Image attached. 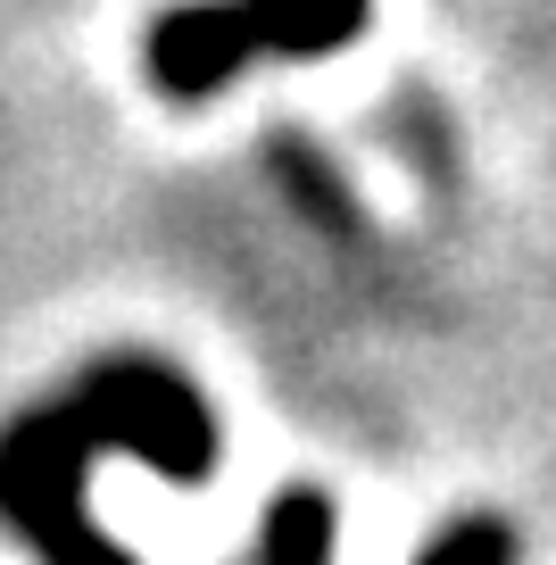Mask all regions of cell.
<instances>
[{"label":"cell","mask_w":556,"mask_h":565,"mask_svg":"<svg viewBox=\"0 0 556 565\" xmlns=\"http://www.w3.org/2000/svg\"><path fill=\"white\" fill-rule=\"evenodd\" d=\"M357 34H365V0H200L150 34V67L174 100H209L258 51L324 58V51H349Z\"/></svg>","instance_id":"cell-1"},{"label":"cell","mask_w":556,"mask_h":565,"mask_svg":"<svg viewBox=\"0 0 556 565\" xmlns=\"http://www.w3.org/2000/svg\"><path fill=\"white\" fill-rule=\"evenodd\" d=\"M258 565H332V508L316 491H282L266 515ZM416 565H515V532L499 515H466V524H440V541Z\"/></svg>","instance_id":"cell-2"}]
</instances>
